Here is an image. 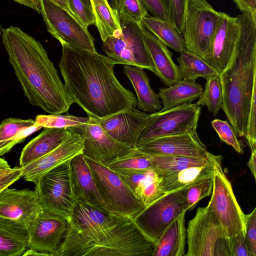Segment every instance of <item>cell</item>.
<instances>
[{
    "label": "cell",
    "instance_id": "6da1fadb",
    "mask_svg": "<svg viewBox=\"0 0 256 256\" xmlns=\"http://www.w3.org/2000/svg\"><path fill=\"white\" fill-rule=\"evenodd\" d=\"M61 44L58 68L66 88L88 118L102 119L136 107V96L117 80L112 60L97 52Z\"/></svg>",
    "mask_w": 256,
    "mask_h": 256
},
{
    "label": "cell",
    "instance_id": "7a4b0ae2",
    "mask_svg": "<svg viewBox=\"0 0 256 256\" xmlns=\"http://www.w3.org/2000/svg\"><path fill=\"white\" fill-rule=\"evenodd\" d=\"M2 32L9 62L30 103L50 114L67 112L74 102L42 44L18 26Z\"/></svg>",
    "mask_w": 256,
    "mask_h": 256
},
{
    "label": "cell",
    "instance_id": "3957f363",
    "mask_svg": "<svg viewBox=\"0 0 256 256\" xmlns=\"http://www.w3.org/2000/svg\"><path fill=\"white\" fill-rule=\"evenodd\" d=\"M238 36L233 56L219 74L223 95L221 108L236 136L244 137L253 89L256 84V14L236 16Z\"/></svg>",
    "mask_w": 256,
    "mask_h": 256
},
{
    "label": "cell",
    "instance_id": "277c9868",
    "mask_svg": "<svg viewBox=\"0 0 256 256\" xmlns=\"http://www.w3.org/2000/svg\"><path fill=\"white\" fill-rule=\"evenodd\" d=\"M155 246L126 218L114 227L60 246L55 256H152Z\"/></svg>",
    "mask_w": 256,
    "mask_h": 256
},
{
    "label": "cell",
    "instance_id": "5b68a950",
    "mask_svg": "<svg viewBox=\"0 0 256 256\" xmlns=\"http://www.w3.org/2000/svg\"><path fill=\"white\" fill-rule=\"evenodd\" d=\"M121 32L102 42V50L116 64L147 69L155 73V67L144 40L142 23L119 18Z\"/></svg>",
    "mask_w": 256,
    "mask_h": 256
},
{
    "label": "cell",
    "instance_id": "8992f818",
    "mask_svg": "<svg viewBox=\"0 0 256 256\" xmlns=\"http://www.w3.org/2000/svg\"><path fill=\"white\" fill-rule=\"evenodd\" d=\"M186 256H231L228 238L207 206L198 208L190 220Z\"/></svg>",
    "mask_w": 256,
    "mask_h": 256
},
{
    "label": "cell",
    "instance_id": "52a82bcc",
    "mask_svg": "<svg viewBox=\"0 0 256 256\" xmlns=\"http://www.w3.org/2000/svg\"><path fill=\"white\" fill-rule=\"evenodd\" d=\"M84 157L98 192L112 212L132 219L146 207L117 172Z\"/></svg>",
    "mask_w": 256,
    "mask_h": 256
},
{
    "label": "cell",
    "instance_id": "ba28073f",
    "mask_svg": "<svg viewBox=\"0 0 256 256\" xmlns=\"http://www.w3.org/2000/svg\"><path fill=\"white\" fill-rule=\"evenodd\" d=\"M71 160L50 170L34 184L43 210L69 218L78 201L72 182Z\"/></svg>",
    "mask_w": 256,
    "mask_h": 256
},
{
    "label": "cell",
    "instance_id": "9c48e42d",
    "mask_svg": "<svg viewBox=\"0 0 256 256\" xmlns=\"http://www.w3.org/2000/svg\"><path fill=\"white\" fill-rule=\"evenodd\" d=\"M220 18L207 0H188L182 34L186 50L204 60Z\"/></svg>",
    "mask_w": 256,
    "mask_h": 256
},
{
    "label": "cell",
    "instance_id": "30bf717a",
    "mask_svg": "<svg viewBox=\"0 0 256 256\" xmlns=\"http://www.w3.org/2000/svg\"><path fill=\"white\" fill-rule=\"evenodd\" d=\"M186 189L164 194L146 206L132 219L140 231L156 244L167 227L188 210Z\"/></svg>",
    "mask_w": 256,
    "mask_h": 256
},
{
    "label": "cell",
    "instance_id": "8fae6325",
    "mask_svg": "<svg viewBox=\"0 0 256 256\" xmlns=\"http://www.w3.org/2000/svg\"><path fill=\"white\" fill-rule=\"evenodd\" d=\"M40 10L48 31L61 44L97 52L88 28L68 10L50 0H40Z\"/></svg>",
    "mask_w": 256,
    "mask_h": 256
},
{
    "label": "cell",
    "instance_id": "7c38bea8",
    "mask_svg": "<svg viewBox=\"0 0 256 256\" xmlns=\"http://www.w3.org/2000/svg\"><path fill=\"white\" fill-rule=\"evenodd\" d=\"M201 110L196 103H189L150 114L136 148L154 138L196 129Z\"/></svg>",
    "mask_w": 256,
    "mask_h": 256
},
{
    "label": "cell",
    "instance_id": "4fadbf2b",
    "mask_svg": "<svg viewBox=\"0 0 256 256\" xmlns=\"http://www.w3.org/2000/svg\"><path fill=\"white\" fill-rule=\"evenodd\" d=\"M221 162L217 164L213 176V189L208 206L220 222L226 236L230 238L244 230L245 214L236 200Z\"/></svg>",
    "mask_w": 256,
    "mask_h": 256
},
{
    "label": "cell",
    "instance_id": "5bb4252c",
    "mask_svg": "<svg viewBox=\"0 0 256 256\" xmlns=\"http://www.w3.org/2000/svg\"><path fill=\"white\" fill-rule=\"evenodd\" d=\"M68 226V218L42 210L28 228L26 256H55Z\"/></svg>",
    "mask_w": 256,
    "mask_h": 256
},
{
    "label": "cell",
    "instance_id": "9a60e30c",
    "mask_svg": "<svg viewBox=\"0 0 256 256\" xmlns=\"http://www.w3.org/2000/svg\"><path fill=\"white\" fill-rule=\"evenodd\" d=\"M68 128L82 138L84 156L106 166L134 148L112 138L96 118H88L84 124Z\"/></svg>",
    "mask_w": 256,
    "mask_h": 256
},
{
    "label": "cell",
    "instance_id": "2e32d148",
    "mask_svg": "<svg viewBox=\"0 0 256 256\" xmlns=\"http://www.w3.org/2000/svg\"><path fill=\"white\" fill-rule=\"evenodd\" d=\"M136 148L150 156L207 158L210 153L200 138L196 129L154 138Z\"/></svg>",
    "mask_w": 256,
    "mask_h": 256
},
{
    "label": "cell",
    "instance_id": "e0dca14e",
    "mask_svg": "<svg viewBox=\"0 0 256 256\" xmlns=\"http://www.w3.org/2000/svg\"><path fill=\"white\" fill-rule=\"evenodd\" d=\"M43 210L36 190L8 187L0 193V218L21 224L27 228Z\"/></svg>",
    "mask_w": 256,
    "mask_h": 256
},
{
    "label": "cell",
    "instance_id": "ac0fdd59",
    "mask_svg": "<svg viewBox=\"0 0 256 256\" xmlns=\"http://www.w3.org/2000/svg\"><path fill=\"white\" fill-rule=\"evenodd\" d=\"M66 129L67 134L56 148L36 160L20 167L22 177L26 180L35 184L41 176L50 170L82 154V138L76 132Z\"/></svg>",
    "mask_w": 256,
    "mask_h": 256
},
{
    "label": "cell",
    "instance_id": "d6986e66",
    "mask_svg": "<svg viewBox=\"0 0 256 256\" xmlns=\"http://www.w3.org/2000/svg\"><path fill=\"white\" fill-rule=\"evenodd\" d=\"M238 32L236 18L220 12L209 53L204 60L218 74L227 67L233 56Z\"/></svg>",
    "mask_w": 256,
    "mask_h": 256
},
{
    "label": "cell",
    "instance_id": "ffe728a7",
    "mask_svg": "<svg viewBox=\"0 0 256 256\" xmlns=\"http://www.w3.org/2000/svg\"><path fill=\"white\" fill-rule=\"evenodd\" d=\"M150 115L132 108L106 118L96 119L104 130L114 139L136 148Z\"/></svg>",
    "mask_w": 256,
    "mask_h": 256
},
{
    "label": "cell",
    "instance_id": "44dd1931",
    "mask_svg": "<svg viewBox=\"0 0 256 256\" xmlns=\"http://www.w3.org/2000/svg\"><path fill=\"white\" fill-rule=\"evenodd\" d=\"M70 166L73 187L78 200L111 212L98 192L84 154H80L74 156L71 160Z\"/></svg>",
    "mask_w": 256,
    "mask_h": 256
},
{
    "label": "cell",
    "instance_id": "7402d4cb",
    "mask_svg": "<svg viewBox=\"0 0 256 256\" xmlns=\"http://www.w3.org/2000/svg\"><path fill=\"white\" fill-rule=\"evenodd\" d=\"M144 40L155 67L154 74L162 82L170 86L182 80L178 66L173 60L167 46L146 28Z\"/></svg>",
    "mask_w": 256,
    "mask_h": 256
},
{
    "label": "cell",
    "instance_id": "603a6c76",
    "mask_svg": "<svg viewBox=\"0 0 256 256\" xmlns=\"http://www.w3.org/2000/svg\"><path fill=\"white\" fill-rule=\"evenodd\" d=\"M217 156L212 162L201 166L189 167L160 177V185L165 194L187 188L207 178L213 177L217 164L222 162Z\"/></svg>",
    "mask_w": 256,
    "mask_h": 256
},
{
    "label": "cell",
    "instance_id": "cb8c5ba5",
    "mask_svg": "<svg viewBox=\"0 0 256 256\" xmlns=\"http://www.w3.org/2000/svg\"><path fill=\"white\" fill-rule=\"evenodd\" d=\"M124 74L129 78L136 94V106L144 112L154 114L162 108L160 100L150 85L144 68L124 65Z\"/></svg>",
    "mask_w": 256,
    "mask_h": 256
},
{
    "label": "cell",
    "instance_id": "d4e9b609",
    "mask_svg": "<svg viewBox=\"0 0 256 256\" xmlns=\"http://www.w3.org/2000/svg\"><path fill=\"white\" fill-rule=\"evenodd\" d=\"M66 128H44L41 132L23 148L20 158V167L36 160L56 148L66 134Z\"/></svg>",
    "mask_w": 256,
    "mask_h": 256
},
{
    "label": "cell",
    "instance_id": "484cf974",
    "mask_svg": "<svg viewBox=\"0 0 256 256\" xmlns=\"http://www.w3.org/2000/svg\"><path fill=\"white\" fill-rule=\"evenodd\" d=\"M42 127L32 119L8 118L0 124V156L9 152L16 144Z\"/></svg>",
    "mask_w": 256,
    "mask_h": 256
},
{
    "label": "cell",
    "instance_id": "4316f807",
    "mask_svg": "<svg viewBox=\"0 0 256 256\" xmlns=\"http://www.w3.org/2000/svg\"><path fill=\"white\" fill-rule=\"evenodd\" d=\"M186 212L175 219L156 243L152 256H183L185 252Z\"/></svg>",
    "mask_w": 256,
    "mask_h": 256
},
{
    "label": "cell",
    "instance_id": "83f0119b",
    "mask_svg": "<svg viewBox=\"0 0 256 256\" xmlns=\"http://www.w3.org/2000/svg\"><path fill=\"white\" fill-rule=\"evenodd\" d=\"M28 250V228L0 218V256H24Z\"/></svg>",
    "mask_w": 256,
    "mask_h": 256
},
{
    "label": "cell",
    "instance_id": "f1b7e54d",
    "mask_svg": "<svg viewBox=\"0 0 256 256\" xmlns=\"http://www.w3.org/2000/svg\"><path fill=\"white\" fill-rule=\"evenodd\" d=\"M203 89L198 83L184 80L172 86L161 88L158 94L162 105L160 111L192 103L198 99Z\"/></svg>",
    "mask_w": 256,
    "mask_h": 256
},
{
    "label": "cell",
    "instance_id": "f546056e",
    "mask_svg": "<svg viewBox=\"0 0 256 256\" xmlns=\"http://www.w3.org/2000/svg\"><path fill=\"white\" fill-rule=\"evenodd\" d=\"M142 24L146 30L174 51L181 53L186 50L182 34L170 22L148 14L142 18Z\"/></svg>",
    "mask_w": 256,
    "mask_h": 256
},
{
    "label": "cell",
    "instance_id": "4dcf8cb0",
    "mask_svg": "<svg viewBox=\"0 0 256 256\" xmlns=\"http://www.w3.org/2000/svg\"><path fill=\"white\" fill-rule=\"evenodd\" d=\"M217 156L210 153L207 158L178 156H150L152 170L159 176L184 168L201 166L212 161Z\"/></svg>",
    "mask_w": 256,
    "mask_h": 256
},
{
    "label": "cell",
    "instance_id": "1f68e13d",
    "mask_svg": "<svg viewBox=\"0 0 256 256\" xmlns=\"http://www.w3.org/2000/svg\"><path fill=\"white\" fill-rule=\"evenodd\" d=\"M94 15L96 26L103 42L108 38L121 32L118 16L111 8L106 0H90Z\"/></svg>",
    "mask_w": 256,
    "mask_h": 256
},
{
    "label": "cell",
    "instance_id": "d6a6232c",
    "mask_svg": "<svg viewBox=\"0 0 256 256\" xmlns=\"http://www.w3.org/2000/svg\"><path fill=\"white\" fill-rule=\"evenodd\" d=\"M182 80L196 82L198 78L204 79L218 72L202 58L186 50L177 58Z\"/></svg>",
    "mask_w": 256,
    "mask_h": 256
},
{
    "label": "cell",
    "instance_id": "836d02e7",
    "mask_svg": "<svg viewBox=\"0 0 256 256\" xmlns=\"http://www.w3.org/2000/svg\"><path fill=\"white\" fill-rule=\"evenodd\" d=\"M222 101V90L219 74L207 78L204 89L196 104L206 106L213 116H216Z\"/></svg>",
    "mask_w": 256,
    "mask_h": 256
},
{
    "label": "cell",
    "instance_id": "e575fe53",
    "mask_svg": "<svg viewBox=\"0 0 256 256\" xmlns=\"http://www.w3.org/2000/svg\"><path fill=\"white\" fill-rule=\"evenodd\" d=\"M107 166L115 171L152 170L150 156L139 151L136 148L112 161Z\"/></svg>",
    "mask_w": 256,
    "mask_h": 256
},
{
    "label": "cell",
    "instance_id": "d590c367",
    "mask_svg": "<svg viewBox=\"0 0 256 256\" xmlns=\"http://www.w3.org/2000/svg\"><path fill=\"white\" fill-rule=\"evenodd\" d=\"M116 172L139 199L146 186L151 180L160 177L154 170Z\"/></svg>",
    "mask_w": 256,
    "mask_h": 256
},
{
    "label": "cell",
    "instance_id": "8d00e7d4",
    "mask_svg": "<svg viewBox=\"0 0 256 256\" xmlns=\"http://www.w3.org/2000/svg\"><path fill=\"white\" fill-rule=\"evenodd\" d=\"M88 118L78 117L72 115L50 114H38L35 118L36 123L42 128H68L81 125L86 122Z\"/></svg>",
    "mask_w": 256,
    "mask_h": 256
},
{
    "label": "cell",
    "instance_id": "74e56055",
    "mask_svg": "<svg viewBox=\"0 0 256 256\" xmlns=\"http://www.w3.org/2000/svg\"><path fill=\"white\" fill-rule=\"evenodd\" d=\"M213 189V177L201 180L188 187L186 200L188 210H192L202 199L210 196Z\"/></svg>",
    "mask_w": 256,
    "mask_h": 256
},
{
    "label": "cell",
    "instance_id": "f35d334b",
    "mask_svg": "<svg viewBox=\"0 0 256 256\" xmlns=\"http://www.w3.org/2000/svg\"><path fill=\"white\" fill-rule=\"evenodd\" d=\"M171 23L182 34L188 0H162Z\"/></svg>",
    "mask_w": 256,
    "mask_h": 256
},
{
    "label": "cell",
    "instance_id": "ab89813d",
    "mask_svg": "<svg viewBox=\"0 0 256 256\" xmlns=\"http://www.w3.org/2000/svg\"><path fill=\"white\" fill-rule=\"evenodd\" d=\"M148 14L140 0H120L119 18L142 23V18Z\"/></svg>",
    "mask_w": 256,
    "mask_h": 256
},
{
    "label": "cell",
    "instance_id": "60d3db41",
    "mask_svg": "<svg viewBox=\"0 0 256 256\" xmlns=\"http://www.w3.org/2000/svg\"><path fill=\"white\" fill-rule=\"evenodd\" d=\"M211 124L222 142L232 146L237 152L243 154L242 145L234 129L227 120L216 118L212 121Z\"/></svg>",
    "mask_w": 256,
    "mask_h": 256
},
{
    "label": "cell",
    "instance_id": "b9f144b4",
    "mask_svg": "<svg viewBox=\"0 0 256 256\" xmlns=\"http://www.w3.org/2000/svg\"><path fill=\"white\" fill-rule=\"evenodd\" d=\"M74 16L86 28L95 24L96 20L92 5L84 0H68Z\"/></svg>",
    "mask_w": 256,
    "mask_h": 256
},
{
    "label": "cell",
    "instance_id": "7bdbcfd3",
    "mask_svg": "<svg viewBox=\"0 0 256 256\" xmlns=\"http://www.w3.org/2000/svg\"><path fill=\"white\" fill-rule=\"evenodd\" d=\"M256 84L254 85L248 112L246 132L244 136L252 152L256 151Z\"/></svg>",
    "mask_w": 256,
    "mask_h": 256
},
{
    "label": "cell",
    "instance_id": "ee69618b",
    "mask_svg": "<svg viewBox=\"0 0 256 256\" xmlns=\"http://www.w3.org/2000/svg\"><path fill=\"white\" fill-rule=\"evenodd\" d=\"M244 235L250 256H256V208L244 216Z\"/></svg>",
    "mask_w": 256,
    "mask_h": 256
},
{
    "label": "cell",
    "instance_id": "f6af8a7d",
    "mask_svg": "<svg viewBox=\"0 0 256 256\" xmlns=\"http://www.w3.org/2000/svg\"><path fill=\"white\" fill-rule=\"evenodd\" d=\"M160 180V177L153 180L150 182L143 189L140 199L146 206L166 194L162 189Z\"/></svg>",
    "mask_w": 256,
    "mask_h": 256
},
{
    "label": "cell",
    "instance_id": "bcb514c9",
    "mask_svg": "<svg viewBox=\"0 0 256 256\" xmlns=\"http://www.w3.org/2000/svg\"><path fill=\"white\" fill-rule=\"evenodd\" d=\"M231 256H250L244 235L242 230L236 235L228 238Z\"/></svg>",
    "mask_w": 256,
    "mask_h": 256
},
{
    "label": "cell",
    "instance_id": "7dc6e473",
    "mask_svg": "<svg viewBox=\"0 0 256 256\" xmlns=\"http://www.w3.org/2000/svg\"><path fill=\"white\" fill-rule=\"evenodd\" d=\"M140 0L146 10L152 14V16L171 23L162 0Z\"/></svg>",
    "mask_w": 256,
    "mask_h": 256
},
{
    "label": "cell",
    "instance_id": "c3c4849f",
    "mask_svg": "<svg viewBox=\"0 0 256 256\" xmlns=\"http://www.w3.org/2000/svg\"><path fill=\"white\" fill-rule=\"evenodd\" d=\"M22 177L20 167L10 168L0 174V193L6 188Z\"/></svg>",
    "mask_w": 256,
    "mask_h": 256
},
{
    "label": "cell",
    "instance_id": "681fc988",
    "mask_svg": "<svg viewBox=\"0 0 256 256\" xmlns=\"http://www.w3.org/2000/svg\"><path fill=\"white\" fill-rule=\"evenodd\" d=\"M242 14H256V0H232Z\"/></svg>",
    "mask_w": 256,
    "mask_h": 256
},
{
    "label": "cell",
    "instance_id": "f907efd6",
    "mask_svg": "<svg viewBox=\"0 0 256 256\" xmlns=\"http://www.w3.org/2000/svg\"><path fill=\"white\" fill-rule=\"evenodd\" d=\"M14 2L26 6L30 8H32L36 12L40 14V0H13Z\"/></svg>",
    "mask_w": 256,
    "mask_h": 256
},
{
    "label": "cell",
    "instance_id": "816d5d0a",
    "mask_svg": "<svg viewBox=\"0 0 256 256\" xmlns=\"http://www.w3.org/2000/svg\"><path fill=\"white\" fill-rule=\"evenodd\" d=\"M248 166L250 170L254 180L256 178V151L252 152L248 162Z\"/></svg>",
    "mask_w": 256,
    "mask_h": 256
},
{
    "label": "cell",
    "instance_id": "f5cc1de1",
    "mask_svg": "<svg viewBox=\"0 0 256 256\" xmlns=\"http://www.w3.org/2000/svg\"><path fill=\"white\" fill-rule=\"evenodd\" d=\"M88 4L92 5L90 0H84ZM109 5L114 11V12L118 16V8L120 3V0H106Z\"/></svg>",
    "mask_w": 256,
    "mask_h": 256
},
{
    "label": "cell",
    "instance_id": "db71d44e",
    "mask_svg": "<svg viewBox=\"0 0 256 256\" xmlns=\"http://www.w3.org/2000/svg\"><path fill=\"white\" fill-rule=\"evenodd\" d=\"M51 0L52 2H54V3H55L56 4H57L58 5L60 6L62 8H64L65 10H68L72 14V13L71 10H70V8L69 7L68 0Z\"/></svg>",
    "mask_w": 256,
    "mask_h": 256
},
{
    "label": "cell",
    "instance_id": "11a10c76",
    "mask_svg": "<svg viewBox=\"0 0 256 256\" xmlns=\"http://www.w3.org/2000/svg\"><path fill=\"white\" fill-rule=\"evenodd\" d=\"M10 168H11L8 162L4 159L0 158V174Z\"/></svg>",
    "mask_w": 256,
    "mask_h": 256
},
{
    "label": "cell",
    "instance_id": "9f6ffc18",
    "mask_svg": "<svg viewBox=\"0 0 256 256\" xmlns=\"http://www.w3.org/2000/svg\"><path fill=\"white\" fill-rule=\"evenodd\" d=\"M2 26H1V24H0V35L1 34V32H2Z\"/></svg>",
    "mask_w": 256,
    "mask_h": 256
}]
</instances>
